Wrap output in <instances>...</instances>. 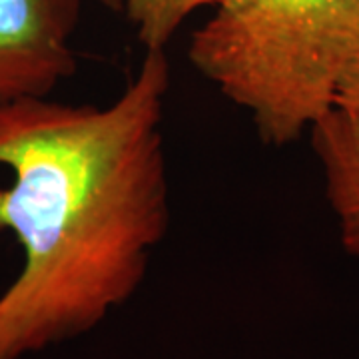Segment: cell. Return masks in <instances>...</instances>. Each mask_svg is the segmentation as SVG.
<instances>
[{"instance_id":"cell-5","label":"cell","mask_w":359,"mask_h":359,"mask_svg":"<svg viewBox=\"0 0 359 359\" xmlns=\"http://www.w3.org/2000/svg\"><path fill=\"white\" fill-rule=\"evenodd\" d=\"M214 4L218 0H122V13L144 50H166L180 26L196 11Z\"/></svg>"},{"instance_id":"cell-7","label":"cell","mask_w":359,"mask_h":359,"mask_svg":"<svg viewBox=\"0 0 359 359\" xmlns=\"http://www.w3.org/2000/svg\"><path fill=\"white\" fill-rule=\"evenodd\" d=\"M98 4H102L104 8L112 11V13H122V0H96Z\"/></svg>"},{"instance_id":"cell-6","label":"cell","mask_w":359,"mask_h":359,"mask_svg":"<svg viewBox=\"0 0 359 359\" xmlns=\"http://www.w3.org/2000/svg\"><path fill=\"white\" fill-rule=\"evenodd\" d=\"M337 106L349 108V110H359V65L351 70V74L346 80Z\"/></svg>"},{"instance_id":"cell-2","label":"cell","mask_w":359,"mask_h":359,"mask_svg":"<svg viewBox=\"0 0 359 359\" xmlns=\"http://www.w3.org/2000/svg\"><path fill=\"white\" fill-rule=\"evenodd\" d=\"M188 58L257 136L287 146L309 134L359 65V0H218Z\"/></svg>"},{"instance_id":"cell-4","label":"cell","mask_w":359,"mask_h":359,"mask_svg":"<svg viewBox=\"0 0 359 359\" xmlns=\"http://www.w3.org/2000/svg\"><path fill=\"white\" fill-rule=\"evenodd\" d=\"M341 244L359 259V110L337 106L309 130Z\"/></svg>"},{"instance_id":"cell-3","label":"cell","mask_w":359,"mask_h":359,"mask_svg":"<svg viewBox=\"0 0 359 359\" xmlns=\"http://www.w3.org/2000/svg\"><path fill=\"white\" fill-rule=\"evenodd\" d=\"M82 0H0V104L50 96L76 72Z\"/></svg>"},{"instance_id":"cell-1","label":"cell","mask_w":359,"mask_h":359,"mask_svg":"<svg viewBox=\"0 0 359 359\" xmlns=\"http://www.w3.org/2000/svg\"><path fill=\"white\" fill-rule=\"evenodd\" d=\"M166 50H146L106 106L22 98L0 104V231L22 269L0 294V359L94 330L140 287L170 230Z\"/></svg>"}]
</instances>
